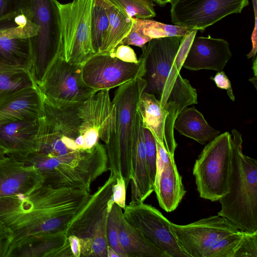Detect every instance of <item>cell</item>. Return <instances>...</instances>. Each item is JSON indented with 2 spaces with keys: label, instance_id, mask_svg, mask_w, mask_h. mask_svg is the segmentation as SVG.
Wrapping results in <instances>:
<instances>
[{
  "label": "cell",
  "instance_id": "obj_1",
  "mask_svg": "<svg viewBox=\"0 0 257 257\" xmlns=\"http://www.w3.org/2000/svg\"><path fill=\"white\" fill-rule=\"evenodd\" d=\"M90 196L83 190L43 184L25 196L0 198V221L11 230L12 244L34 234L66 233Z\"/></svg>",
  "mask_w": 257,
  "mask_h": 257
},
{
  "label": "cell",
  "instance_id": "obj_2",
  "mask_svg": "<svg viewBox=\"0 0 257 257\" xmlns=\"http://www.w3.org/2000/svg\"><path fill=\"white\" fill-rule=\"evenodd\" d=\"M192 30L183 37H166L151 40L142 48L144 64V92L153 94L162 107L177 116L184 107L197 104V93L180 74L187 54L196 36Z\"/></svg>",
  "mask_w": 257,
  "mask_h": 257
},
{
  "label": "cell",
  "instance_id": "obj_3",
  "mask_svg": "<svg viewBox=\"0 0 257 257\" xmlns=\"http://www.w3.org/2000/svg\"><path fill=\"white\" fill-rule=\"evenodd\" d=\"M232 158L229 191L219 200L217 215L232 222L243 232L257 231V161L244 155L242 135L231 131Z\"/></svg>",
  "mask_w": 257,
  "mask_h": 257
},
{
  "label": "cell",
  "instance_id": "obj_4",
  "mask_svg": "<svg viewBox=\"0 0 257 257\" xmlns=\"http://www.w3.org/2000/svg\"><path fill=\"white\" fill-rule=\"evenodd\" d=\"M147 85L139 77L118 87L112 102L114 115L112 131L105 144L109 170L116 177L121 176L127 186L131 178L133 133L140 99Z\"/></svg>",
  "mask_w": 257,
  "mask_h": 257
},
{
  "label": "cell",
  "instance_id": "obj_5",
  "mask_svg": "<svg viewBox=\"0 0 257 257\" xmlns=\"http://www.w3.org/2000/svg\"><path fill=\"white\" fill-rule=\"evenodd\" d=\"M20 11L38 28L37 34L30 38L31 66L29 70L38 86L54 61L63 56L59 2L56 0H22Z\"/></svg>",
  "mask_w": 257,
  "mask_h": 257
},
{
  "label": "cell",
  "instance_id": "obj_6",
  "mask_svg": "<svg viewBox=\"0 0 257 257\" xmlns=\"http://www.w3.org/2000/svg\"><path fill=\"white\" fill-rule=\"evenodd\" d=\"M116 177L110 172L102 185L91 194L86 206L73 219L66 231L67 236H77L80 257H107V222L111 207L112 187Z\"/></svg>",
  "mask_w": 257,
  "mask_h": 257
},
{
  "label": "cell",
  "instance_id": "obj_7",
  "mask_svg": "<svg viewBox=\"0 0 257 257\" xmlns=\"http://www.w3.org/2000/svg\"><path fill=\"white\" fill-rule=\"evenodd\" d=\"M232 158V137L219 134L204 148L193 170L200 197L219 201L229 191Z\"/></svg>",
  "mask_w": 257,
  "mask_h": 257
},
{
  "label": "cell",
  "instance_id": "obj_8",
  "mask_svg": "<svg viewBox=\"0 0 257 257\" xmlns=\"http://www.w3.org/2000/svg\"><path fill=\"white\" fill-rule=\"evenodd\" d=\"M82 66L58 57L38 86L43 99L57 107L68 106L83 103L97 93L83 81Z\"/></svg>",
  "mask_w": 257,
  "mask_h": 257
},
{
  "label": "cell",
  "instance_id": "obj_9",
  "mask_svg": "<svg viewBox=\"0 0 257 257\" xmlns=\"http://www.w3.org/2000/svg\"><path fill=\"white\" fill-rule=\"evenodd\" d=\"M93 0L59 3L63 41V57L67 62L82 65L95 54L90 37Z\"/></svg>",
  "mask_w": 257,
  "mask_h": 257
},
{
  "label": "cell",
  "instance_id": "obj_10",
  "mask_svg": "<svg viewBox=\"0 0 257 257\" xmlns=\"http://www.w3.org/2000/svg\"><path fill=\"white\" fill-rule=\"evenodd\" d=\"M38 31V26L20 10L0 20V67L29 71L30 38Z\"/></svg>",
  "mask_w": 257,
  "mask_h": 257
},
{
  "label": "cell",
  "instance_id": "obj_11",
  "mask_svg": "<svg viewBox=\"0 0 257 257\" xmlns=\"http://www.w3.org/2000/svg\"><path fill=\"white\" fill-rule=\"evenodd\" d=\"M123 210L126 221L169 257H189L173 233L171 222L155 207L144 202H130Z\"/></svg>",
  "mask_w": 257,
  "mask_h": 257
},
{
  "label": "cell",
  "instance_id": "obj_12",
  "mask_svg": "<svg viewBox=\"0 0 257 257\" xmlns=\"http://www.w3.org/2000/svg\"><path fill=\"white\" fill-rule=\"evenodd\" d=\"M171 21L190 30L203 32L224 17L241 13L248 0H173Z\"/></svg>",
  "mask_w": 257,
  "mask_h": 257
},
{
  "label": "cell",
  "instance_id": "obj_13",
  "mask_svg": "<svg viewBox=\"0 0 257 257\" xmlns=\"http://www.w3.org/2000/svg\"><path fill=\"white\" fill-rule=\"evenodd\" d=\"M144 64L140 58L137 63L123 62L113 52L93 55L82 66L83 81L96 91L108 90L143 77Z\"/></svg>",
  "mask_w": 257,
  "mask_h": 257
},
{
  "label": "cell",
  "instance_id": "obj_14",
  "mask_svg": "<svg viewBox=\"0 0 257 257\" xmlns=\"http://www.w3.org/2000/svg\"><path fill=\"white\" fill-rule=\"evenodd\" d=\"M170 227L189 257H203L207 249L216 241L239 230L230 220L218 215L186 225L171 222Z\"/></svg>",
  "mask_w": 257,
  "mask_h": 257
},
{
  "label": "cell",
  "instance_id": "obj_15",
  "mask_svg": "<svg viewBox=\"0 0 257 257\" xmlns=\"http://www.w3.org/2000/svg\"><path fill=\"white\" fill-rule=\"evenodd\" d=\"M157 171L154 191L160 206L167 212L175 210L186 191L182 183L174 156L156 141Z\"/></svg>",
  "mask_w": 257,
  "mask_h": 257
},
{
  "label": "cell",
  "instance_id": "obj_16",
  "mask_svg": "<svg viewBox=\"0 0 257 257\" xmlns=\"http://www.w3.org/2000/svg\"><path fill=\"white\" fill-rule=\"evenodd\" d=\"M143 124L156 141L172 156L178 146L174 135V124L177 116L162 106L152 94L143 92L139 105Z\"/></svg>",
  "mask_w": 257,
  "mask_h": 257
},
{
  "label": "cell",
  "instance_id": "obj_17",
  "mask_svg": "<svg viewBox=\"0 0 257 257\" xmlns=\"http://www.w3.org/2000/svg\"><path fill=\"white\" fill-rule=\"evenodd\" d=\"M7 156L0 161V198L25 196L43 184L42 176L34 167Z\"/></svg>",
  "mask_w": 257,
  "mask_h": 257
},
{
  "label": "cell",
  "instance_id": "obj_18",
  "mask_svg": "<svg viewBox=\"0 0 257 257\" xmlns=\"http://www.w3.org/2000/svg\"><path fill=\"white\" fill-rule=\"evenodd\" d=\"M232 56L225 40L208 37H195L183 67L189 70L202 69L221 71Z\"/></svg>",
  "mask_w": 257,
  "mask_h": 257
},
{
  "label": "cell",
  "instance_id": "obj_19",
  "mask_svg": "<svg viewBox=\"0 0 257 257\" xmlns=\"http://www.w3.org/2000/svg\"><path fill=\"white\" fill-rule=\"evenodd\" d=\"M130 182L131 202H144L154 191L149 174L144 126L139 107L134 127Z\"/></svg>",
  "mask_w": 257,
  "mask_h": 257
},
{
  "label": "cell",
  "instance_id": "obj_20",
  "mask_svg": "<svg viewBox=\"0 0 257 257\" xmlns=\"http://www.w3.org/2000/svg\"><path fill=\"white\" fill-rule=\"evenodd\" d=\"M65 233L29 235L12 244L7 257L73 256Z\"/></svg>",
  "mask_w": 257,
  "mask_h": 257
},
{
  "label": "cell",
  "instance_id": "obj_21",
  "mask_svg": "<svg viewBox=\"0 0 257 257\" xmlns=\"http://www.w3.org/2000/svg\"><path fill=\"white\" fill-rule=\"evenodd\" d=\"M41 118L0 121V148L6 156L37 151Z\"/></svg>",
  "mask_w": 257,
  "mask_h": 257
},
{
  "label": "cell",
  "instance_id": "obj_22",
  "mask_svg": "<svg viewBox=\"0 0 257 257\" xmlns=\"http://www.w3.org/2000/svg\"><path fill=\"white\" fill-rule=\"evenodd\" d=\"M43 114V98L38 86L24 89L0 103V121L33 120Z\"/></svg>",
  "mask_w": 257,
  "mask_h": 257
},
{
  "label": "cell",
  "instance_id": "obj_23",
  "mask_svg": "<svg viewBox=\"0 0 257 257\" xmlns=\"http://www.w3.org/2000/svg\"><path fill=\"white\" fill-rule=\"evenodd\" d=\"M117 223L120 243L126 257H169L130 225L122 211L119 213Z\"/></svg>",
  "mask_w": 257,
  "mask_h": 257
},
{
  "label": "cell",
  "instance_id": "obj_24",
  "mask_svg": "<svg viewBox=\"0 0 257 257\" xmlns=\"http://www.w3.org/2000/svg\"><path fill=\"white\" fill-rule=\"evenodd\" d=\"M174 128L202 145L220 134V131L209 125L203 114L193 106H186L181 110L176 118Z\"/></svg>",
  "mask_w": 257,
  "mask_h": 257
},
{
  "label": "cell",
  "instance_id": "obj_25",
  "mask_svg": "<svg viewBox=\"0 0 257 257\" xmlns=\"http://www.w3.org/2000/svg\"><path fill=\"white\" fill-rule=\"evenodd\" d=\"M103 1L108 18L109 28L106 41L101 53H112L130 33L133 18L128 16L108 0Z\"/></svg>",
  "mask_w": 257,
  "mask_h": 257
},
{
  "label": "cell",
  "instance_id": "obj_26",
  "mask_svg": "<svg viewBox=\"0 0 257 257\" xmlns=\"http://www.w3.org/2000/svg\"><path fill=\"white\" fill-rule=\"evenodd\" d=\"M38 86L29 71L0 67V103L27 88Z\"/></svg>",
  "mask_w": 257,
  "mask_h": 257
},
{
  "label": "cell",
  "instance_id": "obj_27",
  "mask_svg": "<svg viewBox=\"0 0 257 257\" xmlns=\"http://www.w3.org/2000/svg\"><path fill=\"white\" fill-rule=\"evenodd\" d=\"M109 28L108 18L103 0H93L90 17V37L95 54L101 53Z\"/></svg>",
  "mask_w": 257,
  "mask_h": 257
},
{
  "label": "cell",
  "instance_id": "obj_28",
  "mask_svg": "<svg viewBox=\"0 0 257 257\" xmlns=\"http://www.w3.org/2000/svg\"><path fill=\"white\" fill-rule=\"evenodd\" d=\"M133 22L141 34L150 41L166 37H183L192 30L178 25L165 24L149 19L133 18Z\"/></svg>",
  "mask_w": 257,
  "mask_h": 257
},
{
  "label": "cell",
  "instance_id": "obj_29",
  "mask_svg": "<svg viewBox=\"0 0 257 257\" xmlns=\"http://www.w3.org/2000/svg\"><path fill=\"white\" fill-rule=\"evenodd\" d=\"M244 235L238 230L216 241L205 251L203 257H234Z\"/></svg>",
  "mask_w": 257,
  "mask_h": 257
},
{
  "label": "cell",
  "instance_id": "obj_30",
  "mask_svg": "<svg viewBox=\"0 0 257 257\" xmlns=\"http://www.w3.org/2000/svg\"><path fill=\"white\" fill-rule=\"evenodd\" d=\"M132 18L149 19L156 16L153 0H108Z\"/></svg>",
  "mask_w": 257,
  "mask_h": 257
},
{
  "label": "cell",
  "instance_id": "obj_31",
  "mask_svg": "<svg viewBox=\"0 0 257 257\" xmlns=\"http://www.w3.org/2000/svg\"><path fill=\"white\" fill-rule=\"evenodd\" d=\"M122 208L114 203L109 212L107 222V239L108 245L112 247L118 254L119 257H126V254L120 243L118 229V217Z\"/></svg>",
  "mask_w": 257,
  "mask_h": 257
},
{
  "label": "cell",
  "instance_id": "obj_32",
  "mask_svg": "<svg viewBox=\"0 0 257 257\" xmlns=\"http://www.w3.org/2000/svg\"><path fill=\"white\" fill-rule=\"evenodd\" d=\"M144 133L149 174L151 185L154 189L157 171V150L156 141L149 130L144 127Z\"/></svg>",
  "mask_w": 257,
  "mask_h": 257
},
{
  "label": "cell",
  "instance_id": "obj_33",
  "mask_svg": "<svg viewBox=\"0 0 257 257\" xmlns=\"http://www.w3.org/2000/svg\"><path fill=\"white\" fill-rule=\"evenodd\" d=\"M234 257H257V231L245 232Z\"/></svg>",
  "mask_w": 257,
  "mask_h": 257
},
{
  "label": "cell",
  "instance_id": "obj_34",
  "mask_svg": "<svg viewBox=\"0 0 257 257\" xmlns=\"http://www.w3.org/2000/svg\"><path fill=\"white\" fill-rule=\"evenodd\" d=\"M126 184L121 176L116 177V182L112 187V199L114 203L122 209L125 206Z\"/></svg>",
  "mask_w": 257,
  "mask_h": 257
},
{
  "label": "cell",
  "instance_id": "obj_35",
  "mask_svg": "<svg viewBox=\"0 0 257 257\" xmlns=\"http://www.w3.org/2000/svg\"><path fill=\"white\" fill-rule=\"evenodd\" d=\"M12 242L13 235L11 230L0 221V257H7Z\"/></svg>",
  "mask_w": 257,
  "mask_h": 257
},
{
  "label": "cell",
  "instance_id": "obj_36",
  "mask_svg": "<svg viewBox=\"0 0 257 257\" xmlns=\"http://www.w3.org/2000/svg\"><path fill=\"white\" fill-rule=\"evenodd\" d=\"M113 54L115 57L123 62L134 63L139 62L134 50L128 45H118L115 49Z\"/></svg>",
  "mask_w": 257,
  "mask_h": 257
},
{
  "label": "cell",
  "instance_id": "obj_37",
  "mask_svg": "<svg viewBox=\"0 0 257 257\" xmlns=\"http://www.w3.org/2000/svg\"><path fill=\"white\" fill-rule=\"evenodd\" d=\"M22 0H0V20L20 10Z\"/></svg>",
  "mask_w": 257,
  "mask_h": 257
},
{
  "label": "cell",
  "instance_id": "obj_38",
  "mask_svg": "<svg viewBox=\"0 0 257 257\" xmlns=\"http://www.w3.org/2000/svg\"><path fill=\"white\" fill-rule=\"evenodd\" d=\"M211 79L215 82L217 87L226 90L228 96L232 101L235 100L230 81L223 71L218 72Z\"/></svg>",
  "mask_w": 257,
  "mask_h": 257
},
{
  "label": "cell",
  "instance_id": "obj_39",
  "mask_svg": "<svg viewBox=\"0 0 257 257\" xmlns=\"http://www.w3.org/2000/svg\"><path fill=\"white\" fill-rule=\"evenodd\" d=\"M254 14V26L251 35L252 49L247 55V59L254 57L257 48V0H252Z\"/></svg>",
  "mask_w": 257,
  "mask_h": 257
},
{
  "label": "cell",
  "instance_id": "obj_40",
  "mask_svg": "<svg viewBox=\"0 0 257 257\" xmlns=\"http://www.w3.org/2000/svg\"><path fill=\"white\" fill-rule=\"evenodd\" d=\"M67 238L73 256L80 257L81 251L79 238L73 235H70Z\"/></svg>",
  "mask_w": 257,
  "mask_h": 257
},
{
  "label": "cell",
  "instance_id": "obj_41",
  "mask_svg": "<svg viewBox=\"0 0 257 257\" xmlns=\"http://www.w3.org/2000/svg\"><path fill=\"white\" fill-rule=\"evenodd\" d=\"M112 256L119 257V255L112 247L108 245L107 249V257Z\"/></svg>",
  "mask_w": 257,
  "mask_h": 257
},
{
  "label": "cell",
  "instance_id": "obj_42",
  "mask_svg": "<svg viewBox=\"0 0 257 257\" xmlns=\"http://www.w3.org/2000/svg\"><path fill=\"white\" fill-rule=\"evenodd\" d=\"M173 0H155V2L160 6L164 7L167 4L171 3Z\"/></svg>",
  "mask_w": 257,
  "mask_h": 257
},
{
  "label": "cell",
  "instance_id": "obj_43",
  "mask_svg": "<svg viewBox=\"0 0 257 257\" xmlns=\"http://www.w3.org/2000/svg\"><path fill=\"white\" fill-rule=\"evenodd\" d=\"M253 70L254 72V77H256V58L255 57L254 63H253Z\"/></svg>",
  "mask_w": 257,
  "mask_h": 257
},
{
  "label": "cell",
  "instance_id": "obj_44",
  "mask_svg": "<svg viewBox=\"0 0 257 257\" xmlns=\"http://www.w3.org/2000/svg\"><path fill=\"white\" fill-rule=\"evenodd\" d=\"M6 156L5 154L0 148V161L5 158Z\"/></svg>",
  "mask_w": 257,
  "mask_h": 257
}]
</instances>
